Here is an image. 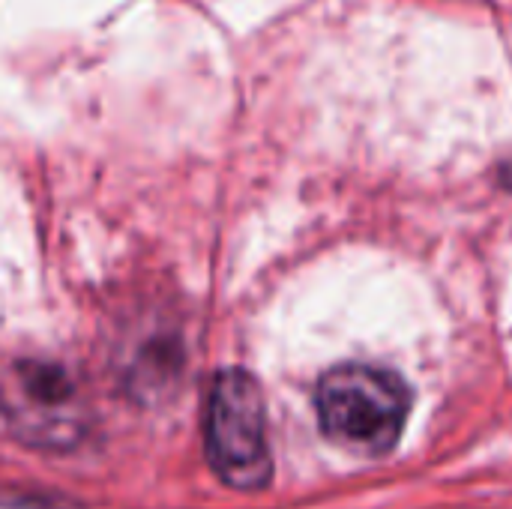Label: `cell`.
<instances>
[{"mask_svg": "<svg viewBox=\"0 0 512 509\" xmlns=\"http://www.w3.org/2000/svg\"><path fill=\"white\" fill-rule=\"evenodd\" d=\"M411 411L408 384L381 366L345 363L318 384V423L348 453L384 456L396 447Z\"/></svg>", "mask_w": 512, "mask_h": 509, "instance_id": "6da1fadb", "label": "cell"}, {"mask_svg": "<svg viewBox=\"0 0 512 509\" xmlns=\"http://www.w3.org/2000/svg\"><path fill=\"white\" fill-rule=\"evenodd\" d=\"M207 453L216 474L243 492L267 486L273 474L264 396L252 375L228 369L213 381L207 405Z\"/></svg>", "mask_w": 512, "mask_h": 509, "instance_id": "3957f363", "label": "cell"}, {"mask_svg": "<svg viewBox=\"0 0 512 509\" xmlns=\"http://www.w3.org/2000/svg\"><path fill=\"white\" fill-rule=\"evenodd\" d=\"M0 414L9 429L42 450H66L84 438L87 405L69 369L21 357L0 369Z\"/></svg>", "mask_w": 512, "mask_h": 509, "instance_id": "7a4b0ae2", "label": "cell"}]
</instances>
